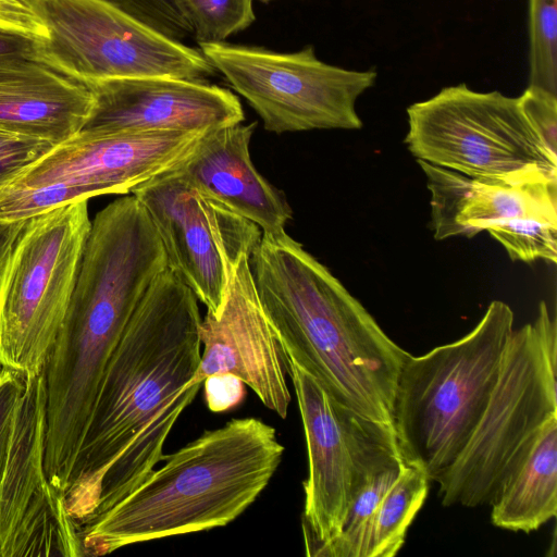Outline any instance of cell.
Listing matches in <instances>:
<instances>
[{"label": "cell", "instance_id": "cell-23", "mask_svg": "<svg viewBox=\"0 0 557 557\" xmlns=\"http://www.w3.org/2000/svg\"><path fill=\"white\" fill-rule=\"evenodd\" d=\"M197 44L225 41L256 20L253 0H177Z\"/></svg>", "mask_w": 557, "mask_h": 557}, {"label": "cell", "instance_id": "cell-7", "mask_svg": "<svg viewBox=\"0 0 557 557\" xmlns=\"http://www.w3.org/2000/svg\"><path fill=\"white\" fill-rule=\"evenodd\" d=\"M407 116L404 143L417 160L484 181L557 183V150L519 97L461 83L412 103Z\"/></svg>", "mask_w": 557, "mask_h": 557}, {"label": "cell", "instance_id": "cell-14", "mask_svg": "<svg viewBox=\"0 0 557 557\" xmlns=\"http://www.w3.org/2000/svg\"><path fill=\"white\" fill-rule=\"evenodd\" d=\"M207 132L79 131L0 188L62 185L92 197L132 193L189 158Z\"/></svg>", "mask_w": 557, "mask_h": 557}, {"label": "cell", "instance_id": "cell-24", "mask_svg": "<svg viewBox=\"0 0 557 557\" xmlns=\"http://www.w3.org/2000/svg\"><path fill=\"white\" fill-rule=\"evenodd\" d=\"M157 32L182 41L193 35L177 0H102Z\"/></svg>", "mask_w": 557, "mask_h": 557}, {"label": "cell", "instance_id": "cell-17", "mask_svg": "<svg viewBox=\"0 0 557 557\" xmlns=\"http://www.w3.org/2000/svg\"><path fill=\"white\" fill-rule=\"evenodd\" d=\"M256 122L211 129L193 154L173 171L187 184L257 224L262 233H281L292 209L257 171L250 158Z\"/></svg>", "mask_w": 557, "mask_h": 557}, {"label": "cell", "instance_id": "cell-19", "mask_svg": "<svg viewBox=\"0 0 557 557\" xmlns=\"http://www.w3.org/2000/svg\"><path fill=\"white\" fill-rule=\"evenodd\" d=\"M95 104L91 89L32 58H0V133L57 145L77 134Z\"/></svg>", "mask_w": 557, "mask_h": 557}, {"label": "cell", "instance_id": "cell-12", "mask_svg": "<svg viewBox=\"0 0 557 557\" xmlns=\"http://www.w3.org/2000/svg\"><path fill=\"white\" fill-rule=\"evenodd\" d=\"M132 194L147 210L161 238L168 268L193 290L207 312L215 314L237 262L257 248L260 227L190 186L173 170Z\"/></svg>", "mask_w": 557, "mask_h": 557}, {"label": "cell", "instance_id": "cell-21", "mask_svg": "<svg viewBox=\"0 0 557 557\" xmlns=\"http://www.w3.org/2000/svg\"><path fill=\"white\" fill-rule=\"evenodd\" d=\"M430 482L424 471L405 462L371 517L363 557H393L399 552L428 497Z\"/></svg>", "mask_w": 557, "mask_h": 557}, {"label": "cell", "instance_id": "cell-18", "mask_svg": "<svg viewBox=\"0 0 557 557\" xmlns=\"http://www.w3.org/2000/svg\"><path fill=\"white\" fill-rule=\"evenodd\" d=\"M431 193L434 238H472L525 218L557 220V183L505 184L417 160Z\"/></svg>", "mask_w": 557, "mask_h": 557}, {"label": "cell", "instance_id": "cell-9", "mask_svg": "<svg viewBox=\"0 0 557 557\" xmlns=\"http://www.w3.org/2000/svg\"><path fill=\"white\" fill-rule=\"evenodd\" d=\"M304 425L308 476L304 482L306 554L336 537L359 491L382 470L404 461L393 425L336 401L283 354Z\"/></svg>", "mask_w": 557, "mask_h": 557}, {"label": "cell", "instance_id": "cell-30", "mask_svg": "<svg viewBox=\"0 0 557 557\" xmlns=\"http://www.w3.org/2000/svg\"><path fill=\"white\" fill-rule=\"evenodd\" d=\"M35 40L13 33L0 30V58H32Z\"/></svg>", "mask_w": 557, "mask_h": 557}, {"label": "cell", "instance_id": "cell-11", "mask_svg": "<svg viewBox=\"0 0 557 557\" xmlns=\"http://www.w3.org/2000/svg\"><path fill=\"white\" fill-rule=\"evenodd\" d=\"M230 86L258 113L267 131L360 129L356 104L377 72L320 60L309 45L295 52L226 41L198 44Z\"/></svg>", "mask_w": 557, "mask_h": 557}, {"label": "cell", "instance_id": "cell-28", "mask_svg": "<svg viewBox=\"0 0 557 557\" xmlns=\"http://www.w3.org/2000/svg\"><path fill=\"white\" fill-rule=\"evenodd\" d=\"M0 30L35 41L49 38L48 29L29 0H0Z\"/></svg>", "mask_w": 557, "mask_h": 557}, {"label": "cell", "instance_id": "cell-2", "mask_svg": "<svg viewBox=\"0 0 557 557\" xmlns=\"http://www.w3.org/2000/svg\"><path fill=\"white\" fill-rule=\"evenodd\" d=\"M249 264L283 354L336 401L394 426L397 381L411 354L285 231L262 233Z\"/></svg>", "mask_w": 557, "mask_h": 557}, {"label": "cell", "instance_id": "cell-22", "mask_svg": "<svg viewBox=\"0 0 557 557\" xmlns=\"http://www.w3.org/2000/svg\"><path fill=\"white\" fill-rule=\"evenodd\" d=\"M529 84L557 95V0H528Z\"/></svg>", "mask_w": 557, "mask_h": 557}, {"label": "cell", "instance_id": "cell-32", "mask_svg": "<svg viewBox=\"0 0 557 557\" xmlns=\"http://www.w3.org/2000/svg\"><path fill=\"white\" fill-rule=\"evenodd\" d=\"M258 1H260V2H262V3H269V2H270V1H272V0H258Z\"/></svg>", "mask_w": 557, "mask_h": 557}, {"label": "cell", "instance_id": "cell-1", "mask_svg": "<svg viewBox=\"0 0 557 557\" xmlns=\"http://www.w3.org/2000/svg\"><path fill=\"white\" fill-rule=\"evenodd\" d=\"M201 317L193 290L169 268L149 287L104 369L67 490L76 525L135 490L202 382Z\"/></svg>", "mask_w": 557, "mask_h": 557}, {"label": "cell", "instance_id": "cell-15", "mask_svg": "<svg viewBox=\"0 0 557 557\" xmlns=\"http://www.w3.org/2000/svg\"><path fill=\"white\" fill-rule=\"evenodd\" d=\"M249 258L243 256L234 268L219 311L201 319L196 379L203 383L212 374H233L284 419L290 393L283 348L260 302Z\"/></svg>", "mask_w": 557, "mask_h": 557}, {"label": "cell", "instance_id": "cell-5", "mask_svg": "<svg viewBox=\"0 0 557 557\" xmlns=\"http://www.w3.org/2000/svg\"><path fill=\"white\" fill-rule=\"evenodd\" d=\"M513 311L493 300L463 337L414 357L400 370L394 429L403 460L430 481L467 445L491 396L513 332Z\"/></svg>", "mask_w": 557, "mask_h": 557}, {"label": "cell", "instance_id": "cell-3", "mask_svg": "<svg viewBox=\"0 0 557 557\" xmlns=\"http://www.w3.org/2000/svg\"><path fill=\"white\" fill-rule=\"evenodd\" d=\"M284 446L256 418L233 419L170 455L129 494L78 527L84 556L224 527L262 493Z\"/></svg>", "mask_w": 557, "mask_h": 557}, {"label": "cell", "instance_id": "cell-29", "mask_svg": "<svg viewBox=\"0 0 557 557\" xmlns=\"http://www.w3.org/2000/svg\"><path fill=\"white\" fill-rule=\"evenodd\" d=\"M209 409L223 412L233 409L245 397V384L233 374H212L202 383Z\"/></svg>", "mask_w": 557, "mask_h": 557}, {"label": "cell", "instance_id": "cell-10", "mask_svg": "<svg viewBox=\"0 0 557 557\" xmlns=\"http://www.w3.org/2000/svg\"><path fill=\"white\" fill-rule=\"evenodd\" d=\"M49 38L33 59L85 85L122 78L207 81L199 49L170 38L102 0H29Z\"/></svg>", "mask_w": 557, "mask_h": 557}, {"label": "cell", "instance_id": "cell-31", "mask_svg": "<svg viewBox=\"0 0 557 557\" xmlns=\"http://www.w3.org/2000/svg\"><path fill=\"white\" fill-rule=\"evenodd\" d=\"M25 222L0 224V277L8 259V256L25 225Z\"/></svg>", "mask_w": 557, "mask_h": 557}, {"label": "cell", "instance_id": "cell-13", "mask_svg": "<svg viewBox=\"0 0 557 557\" xmlns=\"http://www.w3.org/2000/svg\"><path fill=\"white\" fill-rule=\"evenodd\" d=\"M44 370L25 375L0 483V557L84 556L78 528L45 469Z\"/></svg>", "mask_w": 557, "mask_h": 557}, {"label": "cell", "instance_id": "cell-16", "mask_svg": "<svg viewBox=\"0 0 557 557\" xmlns=\"http://www.w3.org/2000/svg\"><path fill=\"white\" fill-rule=\"evenodd\" d=\"M87 86L95 104L86 132H208L245 119L238 97L208 81L136 77Z\"/></svg>", "mask_w": 557, "mask_h": 557}, {"label": "cell", "instance_id": "cell-20", "mask_svg": "<svg viewBox=\"0 0 557 557\" xmlns=\"http://www.w3.org/2000/svg\"><path fill=\"white\" fill-rule=\"evenodd\" d=\"M491 521L530 533L557 516V416L536 432L500 482L491 503Z\"/></svg>", "mask_w": 557, "mask_h": 557}, {"label": "cell", "instance_id": "cell-27", "mask_svg": "<svg viewBox=\"0 0 557 557\" xmlns=\"http://www.w3.org/2000/svg\"><path fill=\"white\" fill-rule=\"evenodd\" d=\"M519 98L524 111L547 144L557 150V95L541 87L528 85Z\"/></svg>", "mask_w": 557, "mask_h": 557}, {"label": "cell", "instance_id": "cell-6", "mask_svg": "<svg viewBox=\"0 0 557 557\" xmlns=\"http://www.w3.org/2000/svg\"><path fill=\"white\" fill-rule=\"evenodd\" d=\"M557 326L545 301L513 330L497 380L467 445L434 482L443 506L490 505L540 428L557 416Z\"/></svg>", "mask_w": 557, "mask_h": 557}, {"label": "cell", "instance_id": "cell-26", "mask_svg": "<svg viewBox=\"0 0 557 557\" xmlns=\"http://www.w3.org/2000/svg\"><path fill=\"white\" fill-rule=\"evenodd\" d=\"M25 375L0 368V483L7 465L15 408L24 387Z\"/></svg>", "mask_w": 557, "mask_h": 557}, {"label": "cell", "instance_id": "cell-8", "mask_svg": "<svg viewBox=\"0 0 557 557\" xmlns=\"http://www.w3.org/2000/svg\"><path fill=\"white\" fill-rule=\"evenodd\" d=\"M91 221L88 200L29 219L0 277V368L42 372L63 324Z\"/></svg>", "mask_w": 557, "mask_h": 557}, {"label": "cell", "instance_id": "cell-4", "mask_svg": "<svg viewBox=\"0 0 557 557\" xmlns=\"http://www.w3.org/2000/svg\"><path fill=\"white\" fill-rule=\"evenodd\" d=\"M168 269L161 238L135 195L91 221L70 305L44 368L49 406L90 414L107 363L134 311Z\"/></svg>", "mask_w": 557, "mask_h": 557}, {"label": "cell", "instance_id": "cell-25", "mask_svg": "<svg viewBox=\"0 0 557 557\" xmlns=\"http://www.w3.org/2000/svg\"><path fill=\"white\" fill-rule=\"evenodd\" d=\"M53 146L37 138L0 133V187Z\"/></svg>", "mask_w": 557, "mask_h": 557}]
</instances>
